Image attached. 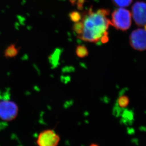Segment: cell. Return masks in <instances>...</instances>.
<instances>
[{"mask_svg": "<svg viewBox=\"0 0 146 146\" xmlns=\"http://www.w3.org/2000/svg\"><path fill=\"white\" fill-rule=\"evenodd\" d=\"M109 10L100 9L93 11L92 8L86 12L82 19L83 29L78 38L85 41L97 43L108 36L107 31L109 26L112 25L111 21L107 18Z\"/></svg>", "mask_w": 146, "mask_h": 146, "instance_id": "cell-1", "label": "cell"}, {"mask_svg": "<svg viewBox=\"0 0 146 146\" xmlns=\"http://www.w3.org/2000/svg\"><path fill=\"white\" fill-rule=\"evenodd\" d=\"M112 25L116 29L125 31L128 29L131 23V14L123 7L115 10L112 14Z\"/></svg>", "mask_w": 146, "mask_h": 146, "instance_id": "cell-2", "label": "cell"}, {"mask_svg": "<svg viewBox=\"0 0 146 146\" xmlns=\"http://www.w3.org/2000/svg\"><path fill=\"white\" fill-rule=\"evenodd\" d=\"M19 108L15 102L8 100L0 101V119L11 121L18 115Z\"/></svg>", "mask_w": 146, "mask_h": 146, "instance_id": "cell-3", "label": "cell"}, {"mask_svg": "<svg viewBox=\"0 0 146 146\" xmlns=\"http://www.w3.org/2000/svg\"><path fill=\"white\" fill-rule=\"evenodd\" d=\"M60 138L52 130H46L40 132L37 137L36 143L40 146H56Z\"/></svg>", "mask_w": 146, "mask_h": 146, "instance_id": "cell-4", "label": "cell"}, {"mask_svg": "<svg viewBox=\"0 0 146 146\" xmlns=\"http://www.w3.org/2000/svg\"><path fill=\"white\" fill-rule=\"evenodd\" d=\"M130 44L132 48L138 51L146 49V30L139 29L134 31L130 36Z\"/></svg>", "mask_w": 146, "mask_h": 146, "instance_id": "cell-5", "label": "cell"}, {"mask_svg": "<svg viewBox=\"0 0 146 146\" xmlns=\"http://www.w3.org/2000/svg\"><path fill=\"white\" fill-rule=\"evenodd\" d=\"M146 4L142 1H138L132 7V15L137 25L144 26L146 25Z\"/></svg>", "mask_w": 146, "mask_h": 146, "instance_id": "cell-6", "label": "cell"}, {"mask_svg": "<svg viewBox=\"0 0 146 146\" xmlns=\"http://www.w3.org/2000/svg\"><path fill=\"white\" fill-rule=\"evenodd\" d=\"M19 48L16 46L15 44H10L4 51V56L6 58L15 57L19 52Z\"/></svg>", "mask_w": 146, "mask_h": 146, "instance_id": "cell-7", "label": "cell"}, {"mask_svg": "<svg viewBox=\"0 0 146 146\" xmlns=\"http://www.w3.org/2000/svg\"><path fill=\"white\" fill-rule=\"evenodd\" d=\"M76 54L80 58H84L88 54V51L87 47L84 46H79L76 50Z\"/></svg>", "mask_w": 146, "mask_h": 146, "instance_id": "cell-8", "label": "cell"}, {"mask_svg": "<svg viewBox=\"0 0 146 146\" xmlns=\"http://www.w3.org/2000/svg\"><path fill=\"white\" fill-rule=\"evenodd\" d=\"M130 103V100L126 96H122L119 98L118 104L121 108H125L128 106Z\"/></svg>", "mask_w": 146, "mask_h": 146, "instance_id": "cell-9", "label": "cell"}, {"mask_svg": "<svg viewBox=\"0 0 146 146\" xmlns=\"http://www.w3.org/2000/svg\"><path fill=\"white\" fill-rule=\"evenodd\" d=\"M115 5L120 7L128 6L132 3V0H112Z\"/></svg>", "mask_w": 146, "mask_h": 146, "instance_id": "cell-10", "label": "cell"}, {"mask_svg": "<svg viewBox=\"0 0 146 146\" xmlns=\"http://www.w3.org/2000/svg\"><path fill=\"white\" fill-rule=\"evenodd\" d=\"M73 29L75 33L78 34V36L80 35L81 33H82L83 29V24L82 22H76L73 26Z\"/></svg>", "mask_w": 146, "mask_h": 146, "instance_id": "cell-11", "label": "cell"}, {"mask_svg": "<svg viewBox=\"0 0 146 146\" xmlns=\"http://www.w3.org/2000/svg\"><path fill=\"white\" fill-rule=\"evenodd\" d=\"M70 17L72 21L74 22H79L81 19V15L77 11H73L70 14Z\"/></svg>", "mask_w": 146, "mask_h": 146, "instance_id": "cell-12", "label": "cell"}, {"mask_svg": "<svg viewBox=\"0 0 146 146\" xmlns=\"http://www.w3.org/2000/svg\"><path fill=\"white\" fill-rule=\"evenodd\" d=\"M85 0H78V8L79 10H82L83 8V4L84 3Z\"/></svg>", "mask_w": 146, "mask_h": 146, "instance_id": "cell-13", "label": "cell"}, {"mask_svg": "<svg viewBox=\"0 0 146 146\" xmlns=\"http://www.w3.org/2000/svg\"><path fill=\"white\" fill-rule=\"evenodd\" d=\"M76 1H77V0H70V3H72V4H73V5L76 3Z\"/></svg>", "mask_w": 146, "mask_h": 146, "instance_id": "cell-14", "label": "cell"}]
</instances>
